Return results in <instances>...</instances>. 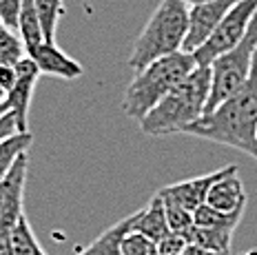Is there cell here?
<instances>
[{"mask_svg": "<svg viewBox=\"0 0 257 255\" xmlns=\"http://www.w3.org/2000/svg\"><path fill=\"white\" fill-rule=\"evenodd\" d=\"M16 69V82L12 87V91L7 95V107L14 113L18 131H29V107H31V98H34V89L38 78L42 76L40 69L36 67V62L29 56H25Z\"/></svg>", "mask_w": 257, "mask_h": 255, "instance_id": "9c48e42d", "label": "cell"}, {"mask_svg": "<svg viewBox=\"0 0 257 255\" xmlns=\"http://www.w3.org/2000/svg\"><path fill=\"white\" fill-rule=\"evenodd\" d=\"M180 3H184V5H186V7H195V5L208 3V0H180Z\"/></svg>", "mask_w": 257, "mask_h": 255, "instance_id": "83f0119b", "label": "cell"}, {"mask_svg": "<svg viewBox=\"0 0 257 255\" xmlns=\"http://www.w3.org/2000/svg\"><path fill=\"white\" fill-rule=\"evenodd\" d=\"M182 255H228V253L208 251V248H202V246H197V244H186V248L182 251Z\"/></svg>", "mask_w": 257, "mask_h": 255, "instance_id": "4316f807", "label": "cell"}, {"mask_svg": "<svg viewBox=\"0 0 257 255\" xmlns=\"http://www.w3.org/2000/svg\"><path fill=\"white\" fill-rule=\"evenodd\" d=\"M189 34V7L180 0H162L133 42L128 67L142 71L160 58L184 51Z\"/></svg>", "mask_w": 257, "mask_h": 255, "instance_id": "277c9868", "label": "cell"}, {"mask_svg": "<svg viewBox=\"0 0 257 255\" xmlns=\"http://www.w3.org/2000/svg\"><path fill=\"white\" fill-rule=\"evenodd\" d=\"M120 255H158V244L131 228L120 242Z\"/></svg>", "mask_w": 257, "mask_h": 255, "instance_id": "44dd1931", "label": "cell"}, {"mask_svg": "<svg viewBox=\"0 0 257 255\" xmlns=\"http://www.w3.org/2000/svg\"><path fill=\"white\" fill-rule=\"evenodd\" d=\"M133 231H140L142 235L151 237L155 244L162 242L171 233L167 211H164V200L160 198V193H155L153 200L142 211H138V220L133 224Z\"/></svg>", "mask_w": 257, "mask_h": 255, "instance_id": "4fadbf2b", "label": "cell"}, {"mask_svg": "<svg viewBox=\"0 0 257 255\" xmlns=\"http://www.w3.org/2000/svg\"><path fill=\"white\" fill-rule=\"evenodd\" d=\"M239 0H208V3L189 7V34L184 40V51L193 54L206 42V38L217 29L231 9Z\"/></svg>", "mask_w": 257, "mask_h": 255, "instance_id": "ba28073f", "label": "cell"}, {"mask_svg": "<svg viewBox=\"0 0 257 255\" xmlns=\"http://www.w3.org/2000/svg\"><path fill=\"white\" fill-rule=\"evenodd\" d=\"M29 171V151L23 153L9 173L0 180V235H9L25 215V187Z\"/></svg>", "mask_w": 257, "mask_h": 255, "instance_id": "52a82bcc", "label": "cell"}, {"mask_svg": "<svg viewBox=\"0 0 257 255\" xmlns=\"http://www.w3.org/2000/svg\"><path fill=\"white\" fill-rule=\"evenodd\" d=\"M257 56V16L250 25L246 38L233 47L231 51L222 54L208 65L211 69V93H208L206 113L224 102L228 95H233L242 84L248 80L253 71V62Z\"/></svg>", "mask_w": 257, "mask_h": 255, "instance_id": "5b68a950", "label": "cell"}, {"mask_svg": "<svg viewBox=\"0 0 257 255\" xmlns=\"http://www.w3.org/2000/svg\"><path fill=\"white\" fill-rule=\"evenodd\" d=\"M206 206L219 211V213H235V211H244L246 206V191L244 184L237 175V169L213 182V187L206 193Z\"/></svg>", "mask_w": 257, "mask_h": 255, "instance_id": "7c38bea8", "label": "cell"}, {"mask_svg": "<svg viewBox=\"0 0 257 255\" xmlns=\"http://www.w3.org/2000/svg\"><path fill=\"white\" fill-rule=\"evenodd\" d=\"M27 56L36 62V67L45 76H56L62 78V80H76L84 73L82 65L78 60H73L71 56L64 54L56 42H40L38 47L27 51Z\"/></svg>", "mask_w": 257, "mask_h": 255, "instance_id": "8fae6325", "label": "cell"}, {"mask_svg": "<svg viewBox=\"0 0 257 255\" xmlns=\"http://www.w3.org/2000/svg\"><path fill=\"white\" fill-rule=\"evenodd\" d=\"M25 56H27V51H25V42L20 38V34L0 23V65L16 67Z\"/></svg>", "mask_w": 257, "mask_h": 255, "instance_id": "ffe728a7", "label": "cell"}, {"mask_svg": "<svg viewBox=\"0 0 257 255\" xmlns=\"http://www.w3.org/2000/svg\"><path fill=\"white\" fill-rule=\"evenodd\" d=\"M160 198H162V195H160ZM162 200H164V211H167L171 233H180V235L186 237V233H189L193 226V213H189L186 209H182L180 204H175V202H171L167 198H162Z\"/></svg>", "mask_w": 257, "mask_h": 255, "instance_id": "7402d4cb", "label": "cell"}, {"mask_svg": "<svg viewBox=\"0 0 257 255\" xmlns=\"http://www.w3.org/2000/svg\"><path fill=\"white\" fill-rule=\"evenodd\" d=\"M244 211H235V213H219V211L211 209V206L202 204L200 209L193 213V224L200 228H217V231H228L235 233L239 220H242Z\"/></svg>", "mask_w": 257, "mask_h": 255, "instance_id": "9a60e30c", "label": "cell"}, {"mask_svg": "<svg viewBox=\"0 0 257 255\" xmlns=\"http://www.w3.org/2000/svg\"><path fill=\"white\" fill-rule=\"evenodd\" d=\"M136 220H138V213L128 215V217H124V220H120L117 224L106 228L98 240L91 244V246L84 248V251H80L78 255H120V242H122V237H124L126 233L133 228Z\"/></svg>", "mask_w": 257, "mask_h": 255, "instance_id": "5bb4252c", "label": "cell"}, {"mask_svg": "<svg viewBox=\"0 0 257 255\" xmlns=\"http://www.w3.org/2000/svg\"><path fill=\"white\" fill-rule=\"evenodd\" d=\"M36 14H38V23L45 42H56L58 23L64 16V3L62 0H34Z\"/></svg>", "mask_w": 257, "mask_h": 255, "instance_id": "2e32d148", "label": "cell"}, {"mask_svg": "<svg viewBox=\"0 0 257 255\" xmlns=\"http://www.w3.org/2000/svg\"><path fill=\"white\" fill-rule=\"evenodd\" d=\"M31 142H34L31 131H23V134H16L0 145V180L9 173V169L14 167V162L18 160L23 153L29 151Z\"/></svg>", "mask_w": 257, "mask_h": 255, "instance_id": "d6986e66", "label": "cell"}, {"mask_svg": "<svg viewBox=\"0 0 257 255\" xmlns=\"http://www.w3.org/2000/svg\"><path fill=\"white\" fill-rule=\"evenodd\" d=\"M231 240H233V233H228V231L200 228L195 224H193L191 231L186 233V242L189 244H197V246L208 248V251H217V253H228V248H231Z\"/></svg>", "mask_w": 257, "mask_h": 255, "instance_id": "e0dca14e", "label": "cell"}, {"mask_svg": "<svg viewBox=\"0 0 257 255\" xmlns=\"http://www.w3.org/2000/svg\"><path fill=\"white\" fill-rule=\"evenodd\" d=\"M16 82V69L0 65V104L7 102V95Z\"/></svg>", "mask_w": 257, "mask_h": 255, "instance_id": "d4e9b609", "label": "cell"}, {"mask_svg": "<svg viewBox=\"0 0 257 255\" xmlns=\"http://www.w3.org/2000/svg\"><path fill=\"white\" fill-rule=\"evenodd\" d=\"M20 134L18 131V124H16V118L12 111H7V113L0 115V145H3L5 140H9L12 136Z\"/></svg>", "mask_w": 257, "mask_h": 255, "instance_id": "484cf974", "label": "cell"}, {"mask_svg": "<svg viewBox=\"0 0 257 255\" xmlns=\"http://www.w3.org/2000/svg\"><path fill=\"white\" fill-rule=\"evenodd\" d=\"M255 16H257V0H239L231 12L224 16V20L206 38L204 45L193 51L197 67H208L215 58L231 51L233 47H237L246 38Z\"/></svg>", "mask_w": 257, "mask_h": 255, "instance_id": "8992f818", "label": "cell"}, {"mask_svg": "<svg viewBox=\"0 0 257 255\" xmlns=\"http://www.w3.org/2000/svg\"><path fill=\"white\" fill-rule=\"evenodd\" d=\"M208 93H211V69L195 67L158 107H153L138 122L142 134L155 138L186 134V129L206 113Z\"/></svg>", "mask_w": 257, "mask_h": 255, "instance_id": "7a4b0ae2", "label": "cell"}, {"mask_svg": "<svg viewBox=\"0 0 257 255\" xmlns=\"http://www.w3.org/2000/svg\"><path fill=\"white\" fill-rule=\"evenodd\" d=\"M197 67L193 54L178 51L173 56L160 58L133 76L126 84L122 109L131 120L140 122L153 107H158L167 95Z\"/></svg>", "mask_w": 257, "mask_h": 255, "instance_id": "3957f363", "label": "cell"}, {"mask_svg": "<svg viewBox=\"0 0 257 255\" xmlns=\"http://www.w3.org/2000/svg\"><path fill=\"white\" fill-rule=\"evenodd\" d=\"M235 169H237L235 164H228V167H222L213 173H204V175H197V178L169 184V187L160 189L158 193L162 195V198L180 204L182 209H186L189 213H195V211L206 202V193H208V189L213 187V182H217L222 175L231 173V171H235Z\"/></svg>", "mask_w": 257, "mask_h": 255, "instance_id": "30bf717a", "label": "cell"}, {"mask_svg": "<svg viewBox=\"0 0 257 255\" xmlns=\"http://www.w3.org/2000/svg\"><path fill=\"white\" fill-rule=\"evenodd\" d=\"M186 134L257 158V56L248 80L219 107L191 124Z\"/></svg>", "mask_w": 257, "mask_h": 255, "instance_id": "6da1fadb", "label": "cell"}, {"mask_svg": "<svg viewBox=\"0 0 257 255\" xmlns=\"http://www.w3.org/2000/svg\"><path fill=\"white\" fill-rule=\"evenodd\" d=\"M9 244H12L14 255H47L38 244V237L31 231V224H29V220H27V215L20 217L18 224L12 228V233H9Z\"/></svg>", "mask_w": 257, "mask_h": 255, "instance_id": "ac0fdd59", "label": "cell"}, {"mask_svg": "<svg viewBox=\"0 0 257 255\" xmlns=\"http://www.w3.org/2000/svg\"><path fill=\"white\" fill-rule=\"evenodd\" d=\"M186 237L180 233H169L162 242H158V255H182L186 248Z\"/></svg>", "mask_w": 257, "mask_h": 255, "instance_id": "cb8c5ba5", "label": "cell"}, {"mask_svg": "<svg viewBox=\"0 0 257 255\" xmlns=\"http://www.w3.org/2000/svg\"><path fill=\"white\" fill-rule=\"evenodd\" d=\"M20 9H23V0H0V23L5 27L18 31Z\"/></svg>", "mask_w": 257, "mask_h": 255, "instance_id": "603a6c76", "label": "cell"}]
</instances>
